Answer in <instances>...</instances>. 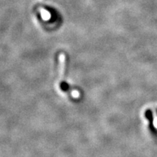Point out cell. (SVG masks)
<instances>
[{"label":"cell","mask_w":157,"mask_h":157,"mask_svg":"<svg viewBox=\"0 0 157 157\" xmlns=\"http://www.w3.org/2000/svg\"><path fill=\"white\" fill-rule=\"evenodd\" d=\"M146 118L149 121V128L152 132H156V129L154 125V117H153V113L150 109H147L145 112Z\"/></svg>","instance_id":"7a4b0ae2"},{"label":"cell","mask_w":157,"mask_h":157,"mask_svg":"<svg viewBox=\"0 0 157 157\" xmlns=\"http://www.w3.org/2000/svg\"><path fill=\"white\" fill-rule=\"evenodd\" d=\"M71 95H72V97L74 98H78L80 96V93L78 90H74L71 91Z\"/></svg>","instance_id":"3957f363"},{"label":"cell","mask_w":157,"mask_h":157,"mask_svg":"<svg viewBox=\"0 0 157 157\" xmlns=\"http://www.w3.org/2000/svg\"><path fill=\"white\" fill-rule=\"evenodd\" d=\"M59 70H58V78L57 80L56 87L58 91L62 93L60 89V82L64 79L65 76V70H66V57L64 53H60L59 56Z\"/></svg>","instance_id":"6da1fadb"}]
</instances>
